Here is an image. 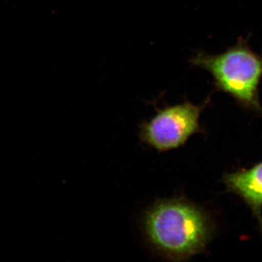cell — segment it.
Here are the masks:
<instances>
[{
    "label": "cell",
    "instance_id": "7a4b0ae2",
    "mask_svg": "<svg viewBox=\"0 0 262 262\" xmlns=\"http://www.w3.org/2000/svg\"><path fill=\"white\" fill-rule=\"evenodd\" d=\"M189 63L211 74L215 91L229 95L241 107L262 116V53L251 49L248 38L239 37L234 46L220 54L198 51Z\"/></svg>",
    "mask_w": 262,
    "mask_h": 262
},
{
    "label": "cell",
    "instance_id": "6da1fadb",
    "mask_svg": "<svg viewBox=\"0 0 262 262\" xmlns=\"http://www.w3.org/2000/svg\"><path fill=\"white\" fill-rule=\"evenodd\" d=\"M141 227L153 252L170 261L204 252L215 232L208 211L184 196L157 199L143 215Z\"/></svg>",
    "mask_w": 262,
    "mask_h": 262
},
{
    "label": "cell",
    "instance_id": "277c9868",
    "mask_svg": "<svg viewBox=\"0 0 262 262\" xmlns=\"http://www.w3.org/2000/svg\"><path fill=\"white\" fill-rule=\"evenodd\" d=\"M223 183L228 192L244 200L262 232V162L250 169L225 174Z\"/></svg>",
    "mask_w": 262,
    "mask_h": 262
},
{
    "label": "cell",
    "instance_id": "3957f363",
    "mask_svg": "<svg viewBox=\"0 0 262 262\" xmlns=\"http://www.w3.org/2000/svg\"><path fill=\"white\" fill-rule=\"evenodd\" d=\"M210 101L208 98L196 105L185 100L173 106L156 108L154 116L139 125V141L159 152L182 147L194 134L204 133L200 117Z\"/></svg>",
    "mask_w": 262,
    "mask_h": 262
}]
</instances>
